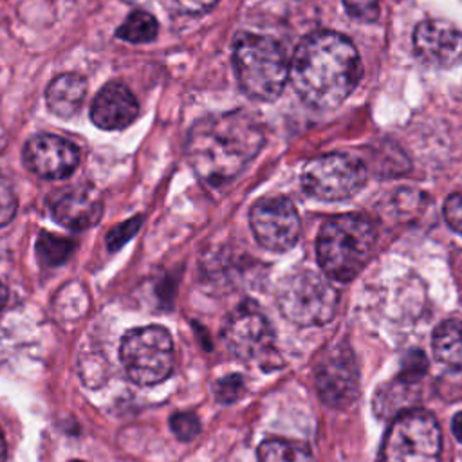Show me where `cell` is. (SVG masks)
I'll return each instance as SVG.
<instances>
[{
	"instance_id": "obj_28",
	"label": "cell",
	"mask_w": 462,
	"mask_h": 462,
	"mask_svg": "<svg viewBox=\"0 0 462 462\" xmlns=\"http://www.w3.org/2000/svg\"><path fill=\"white\" fill-rule=\"evenodd\" d=\"M451 431H453L455 439L462 444V411H458V413L451 419Z\"/></svg>"
},
{
	"instance_id": "obj_3",
	"label": "cell",
	"mask_w": 462,
	"mask_h": 462,
	"mask_svg": "<svg viewBox=\"0 0 462 462\" xmlns=\"http://www.w3.org/2000/svg\"><path fill=\"white\" fill-rule=\"evenodd\" d=\"M377 242L375 224L361 213L327 218L318 233L316 256L328 280L350 282L366 265Z\"/></svg>"
},
{
	"instance_id": "obj_7",
	"label": "cell",
	"mask_w": 462,
	"mask_h": 462,
	"mask_svg": "<svg viewBox=\"0 0 462 462\" xmlns=\"http://www.w3.org/2000/svg\"><path fill=\"white\" fill-rule=\"evenodd\" d=\"M442 435L435 417L422 410L397 415L386 431L381 462H440Z\"/></svg>"
},
{
	"instance_id": "obj_9",
	"label": "cell",
	"mask_w": 462,
	"mask_h": 462,
	"mask_svg": "<svg viewBox=\"0 0 462 462\" xmlns=\"http://www.w3.org/2000/svg\"><path fill=\"white\" fill-rule=\"evenodd\" d=\"M319 399L336 410L350 406L359 393V370L350 346L341 341L325 348L314 366Z\"/></svg>"
},
{
	"instance_id": "obj_27",
	"label": "cell",
	"mask_w": 462,
	"mask_h": 462,
	"mask_svg": "<svg viewBox=\"0 0 462 462\" xmlns=\"http://www.w3.org/2000/svg\"><path fill=\"white\" fill-rule=\"evenodd\" d=\"M175 4L186 13L202 14L209 9H213L218 4V0H175Z\"/></svg>"
},
{
	"instance_id": "obj_19",
	"label": "cell",
	"mask_w": 462,
	"mask_h": 462,
	"mask_svg": "<svg viewBox=\"0 0 462 462\" xmlns=\"http://www.w3.org/2000/svg\"><path fill=\"white\" fill-rule=\"evenodd\" d=\"M157 31H159L157 20L150 13L134 11L117 27L116 36L128 43H148V42L155 40Z\"/></svg>"
},
{
	"instance_id": "obj_33",
	"label": "cell",
	"mask_w": 462,
	"mask_h": 462,
	"mask_svg": "<svg viewBox=\"0 0 462 462\" xmlns=\"http://www.w3.org/2000/svg\"><path fill=\"white\" fill-rule=\"evenodd\" d=\"M123 2H134V0H123Z\"/></svg>"
},
{
	"instance_id": "obj_12",
	"label": "cell",
	"mask_w": 462,
	"mask_h": 462,
	"mask_svg": "<svg viewBox=\"0 0 462 462\" xmlns=\"http://www.w3.org/2000/svg\"><path fill=\"white\" fill-rule=\"evenodd\" d=\"M23 162L38 177L58 180L72 175L79 164L78 146L54 134H38L23 146Z\"/></svg>"
},
{
	"instance_id": "obj_26",
	"label": "cell",
	"mask_w": 462,
	"mask_h": 462,
	"mask_svg": "<svg viewBox=\"0 0 462 462\" xmlns=\"http://www.w3.org/2000/svg\"><path fill=\"white\" fill-rule=\"evenodd\" d=\"M16 213V197L11 186L0 179V226L9 224Z\"/></svg>"
},
{
	"instance_id": "obj_29",
	"label": "cell",
	"mask_w": 462,
	"mask_h": 462,
	"mask_svg": "<svg viewBox=\"0 0 462 462\" xmlns=\"http://www.w3.org/2000/svg\"><path fill=\"white\" fill-rule=\"evenodd\" d=\"M5 146H7V130H5L4 123L0 121V152H4Z\"/></svg>"
},
{
	"instance_id": "obj_5",
	"label": "cell",
	"mask_w": 462,
	"mask_h": 462,
	"mask_svg": "<svg viewBox=\"0 0 462 462\" xmlns=\"http://www.w3.org/2000/svg\"><path fill=\"white\" fill-rule=\"evenodd\" d=\"M276 303L283 318L291 323L319 327L336 316L339 294L328 278L309 269H300L280 282Z\"/></svg>"
},
{
	"instance_id": "obj_1",
	"label": "cell",
	"mask_w": 462,
	"mask_h": 462,
	"mask_svg": "<svg viewBox=\"0 0 462 462\" xmlns=\"http://www.w3.org/2000/svg\"><path fill=\"white\" fill-rule=\"evenodd\" d=\"M265 143V132L254 114L233 110L199 119L186 141L188 161L197 177L222 186L244 171Z\"/></svg>"
},
{
	"instance_id": "obj_10",
	"label": "cell",
	"mask_w": 462,
	"mask_h": 462,
	"mask_svg": "<svg viewBox=\"0 0 462 462\" xmlns=\"http://www.w3.org/2000/svg\"><path fill=\"white\" fill-rule=\"evenodd\" d=\"M224 346L242 361H267L276 354L274 330L254 305L236 307L222 327Z\"/></svg>"
},
{
	"instance_id": "obj_20",
	"label": "cell",
	"mask_w": 462,
	"mask_h": 462,
	"mask_svg": "<svg viewBox=\"0 0 462 462\" xmlns=\"http://www.w3.org/2000/svg\"><path fill=\"white\" fill-rule=\"evenodd\" d=\"M72 249H74L72 240L54 235V233H49V231H42L36 240L38 260L47 267H56V265H61L63 262H67Z\"/></svg>"
},
{
	"instance_id": "obj_23",
	"label": "cell",
	"mask_w": 462,
	"mask_h": 462,
	"mask_svg": "<svg viewBox=\"0 0 462 462\" xmlns=\"http://www.w3.org/2000/svg\"><path fill=\"white\" fill-rule=\"evenodd\" d=\"M343 5L359 22H374L381 13V0H343Z\"/></svg>"
},
{
	"instance_id": "obj_8",
	"label": "cell",
	"mask_w": 462,
	"mask_h": 462,
	"mask_svg": "<svg viewBox=\"0 0 462 462\" xmlns=\"http://www.w3.org/2000/svg\"><path fill=\"white\" fill-rule=\"evenodd\" d=\"M366 166L346 153H327L310 159L301 171V186L307 195L336 202L345 200L366 184Z\"/></svg>"
},
{
	"instance_id": "obj_11",
	"label": "cell",
	"mask_w": 462,
	"mask_h": 462,
	"mask_svg": "<svg viewBox=\"0 0 462 462\" xmlns=\"http://www.w3.org/2000/svg\"><path fill=\"white\" fill-rule=\"evenodd\" d=\"M249 224L256 242L276 253L291 249L301 229L292 200L280 195L256 200L249 211Z\"/></svg>"
},
{
	"instance_id": "obj_31",
	"label": "cell",
	"mask_w": 462,
	"mask_h": 462,
	"mask_svg": "<svg viewBox=\"0 0 462 462\" xmlns=\"http://www.w3.org/2000/svg\"><path fill=\"white\" fill-rule=\"evenodd\" d=\"M5 460V442H4V435L0 431V462Z\"/></svg>"
},
{
	"instance_id": "obj_2",
	"label": "cell",
	"mask_w": 462,
	"mask_h": 462,
	"mask_svg": "<svg viewBox=\"0 0 462 462\" xmlns=\"http://www.w3.org/2000/svg\"><path fill=\"white\" fill-rule=\"evenodd\" d=\"M363 67L354 43L332 31L305 36L289 61V81L318 110L339 106L359 83Z\"/></svg>"
},
{
	"instance_id": "obj_22",
	"label": "cell",
	"mask_w": 462,
	"mask_h": 462,
	"mask_svg": "<svg viewBox=\"0 0 462 462\" xmlns=\"http://www.w3.org/2000/svg\"><path fill=\"white\" fill-rule=\"evenodd\" d=\"M170 426L175 437L180 440H191L200 433V420L195 413H189V411H180L171 415Z\"/></svg>"
},
{
	"instance_id": "obj_14",
	"label": "cell",
	"mask_w": 462,
	"mask_h": 462,
	"mask_svg": "<svg viewBox=\"0 0 462 462\" xmlns=\"http://www.w3.org/2000/svg\"><path fill=\"white\" fill-rule=\"evenodd\" d=\"M51 211L61 226L81 231L97 224L103 215V200L92 186H69L54 193Z\"/></svg>"
},
{
	"instance_id": "obj_13",
	"label": "cell",
	"mask_w": 462,
	"mask_h": 462,
	"mask_svg": "<svg viewBox=\"0 0 462 462\" xmlns=\"http://www.w3.org/2000/svg\"><path fill=\"white\" fill-rule=\"evenodd\" d=\"M413 51L430 67H451L462 58V32L444 20H424L413 32Z\"/></svg>"
},
{
	"instance_id": "obj_24",
	"label": "cell",
	"mask_w": 462,
	"mask_h": 462,
	"mask_svg": "<svg viewBox=\"0 0 462 462\" xmlns=\"http://www.w3.org/2000/svg\"><path fill=\"white\" fill-rule=\"evenodd\" d=\"M139 224H141V218L135 217V218H132V220H128V222L119 224L117 227H114V229L108 233V236H106L108 249H110V251H116V249H119L125 242H128L130 236H134L135 231L139 229Z\"/></svg>"
},
{
	"instance_id": "obj_15",
	"label": "cell",
	"mask_w": 462,
	"mask_h": 462,
	"mask_svg": "<svg viewBox=\"0 0 462 462\" xmlns=\"http://www.w3.org/2000/svg\"><path fill=\"white\" fill-rule=\"evenodd\" d=\"M139 103L132 90L121 83H106L90 106V119L103 130H123L135 121Z\"/></svg>"
},
{
	"instance_id": "obj_17",
	"label": "cell",
	"mask_w": 462,
	"mask_h": 462,
	"mask_svg": "<svg viewBox=\"0 0 462 462\" xmlns=\"http://www.w3.org/2000/svg\"><path fill=\"white\" fill-rule=\"evenodd\" d=\"M431 346L439 361L462 368V319L442 321L433 332Z\"/></svg>"
},
{
	"instance_id": "obj_30",
	"label": "cell",
	"mask_w": 462,
	"mask_h": 462,
	"mask_svg": "<svg viewBox=\"0 0 462 462\" xmlns=\"http://www.w3.org/2000/svg\"><path fill=\"white\" fill-rule=\"evenodd\" d=\"M5 301H7V289H5V285L0 282V309L5 305Z\"/></svg>"
},
{
	"instance_id": "obj_18",
	"label": "cell",
	"mask_w": 462,
	"mask_h": 462,
	"mask_svg": "<svg viewBox=\"0 0 462 462\" xmlns=\"http://www.w3.org/2000/svg\"><path fill=\"white\" fill-rule=\"evenodd\" d=\"M258 462H316L312 449L296 440L269 439L258 446Z\"/></svg>"
},
{
	"instance_id": "obj_25",
	"label": "cell",
	"mask_w": 462,
	"mask_h": 462,
	"mask_svg": "<svg viewBox=\"0 0 462 462\" xmlns=\"http://www.w3.org/2000/svg\"><path fill=\"white\" fill-rule=\"evenodd\" d=\"M444 220L448 226L462 235V193H453L444 202Z\"/></svg>"
},
{
	"instance_id": "obj_21",
	"label": "cell",
	"mask_w": 462,
	"mask_h": 462,
	"mask_svg": "<svg viewBox=\"0 0 462 462\" xmlns=\"http://www.w3.org/2000/svg\"><path fill=\"white\" fill-rule=\"evenodd\" d=\"M244 390H245V383H244V377L238 374L226 375V377L218 379L215 384V395L224 404L235 402L236 399H240Z\"/></svg>"
},
{
	"instance_id": "obj_16",
	"label": "cell",
	"mask_w": 462,
	"mask_h": 462,
	"mask_svg": "<svg viewBox=\"0 0 462 462\" xmlns=\"http://www.w3.org/2000/svg\"><path fill=\"white\" fill-rule=\"evenodd\" d=\"M85 96L87 79L72 72L56 76L45 90V101L49 110L60 117L74 116L81 108Z\"/></svg>"
},
{
	"instance_id": "obj_6",
	"label": "cell",
	"mask_w": 462,
	"mask_h": 462,
	"mask_svg": "<svg viewBox=\"0 0 462 462\" xmlns=\"http://www.w3.org/2000/svg\"><path fill=\"white\" fill-rule=\"evenodd\" d=\"M119 359L134 383L141 386L162 383L175 363L171 336L159 325L132 328L123 336Z\"/></svg>"
},
{
	"instance_id": "obj_4",
	"label": "cell",
	"mask_w": 462,
	"mask_h": 462,
	"mask_svg": "<svg viewBox=\"0 0 462 462\" xmlns=\"http://www.w3.org/2000/svg\"><path fill=\"white\" fill-rule=\"evenodd\" d=\"M233 65L240 88L256 101H274L289 81L285 51L265 34L242 32L233 47Z\"/></svg>"
},
{
	"instance_id": "obj_32",
	"label": "cell",
	"mask_w": 462,
	"mask_h": 462,
	"mask_svg": "<svg viewBox=\"0 0 462 462\" xmlns=\"http://www.w3.org/2000/svg\"><path fill=\"white\" fill-rule=\"evenodd\" d=\"M70 462H83V460H70Z\"/></svg>"
}]
</instances>
